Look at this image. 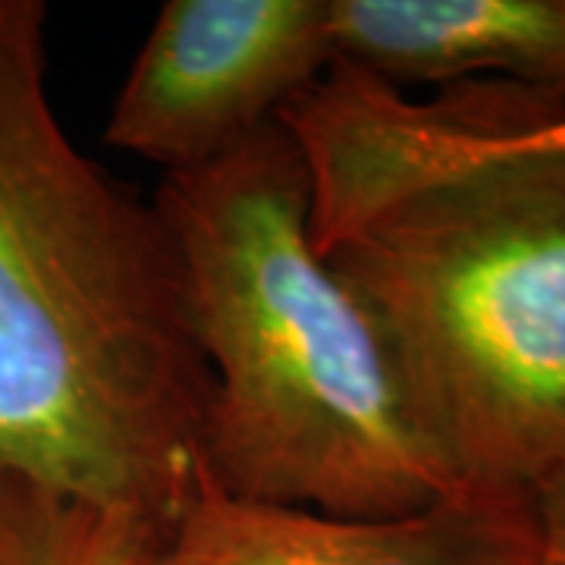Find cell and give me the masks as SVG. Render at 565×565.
I'll list each match as a JSON object with an SVG mask.
<instances>
[{"label": "cell", "mask_w": 565, "mask_h": 565, "mask_svg": "<svg viewBox=\"0 0 565 565\" xmlns=\"http://www.w3.org/2000/svg\"><path fill=\"white\" fill-rule=\"evenodd\" d=\"M337 63L393 88L503 82L565 98V0H330Z\"/></svg>", "instance_id": "obj_6"}, {"label": "cell", "mask_w": 565, "mask_h": 565, "mask_svg": "<svg viewBox=\"0 0 565 565\" xmlns=\"http://www.w3.org/2000/svg\"><path fill=\"white\" fill-rule=\"evenodd\" d=\"M163 537L126 509L0 468V565H154Z\"/></svg>", "instance_id": "obj_7"}, {"label": "cell", "mask_w": 565, "mask_h": 565, "mask_svg": "<svg viewBox=\"0 0 565 565\" xmlns=\"http://www.w3.org/2000/svg\"><path fill=\"white\" fill-rule=\"evenodd\" d=\"M207 364L202 465L226 493L393 519L465 487L418 424L355 289L318 252L292 136L270 122L154 195Z\"/></svg>", "instance_id": "obj_2"}, {"label": "cell", "mask_w": 565, "mask_h": 565, "mask_svg": "<svg viewBox=\"0 0 565 565\" xmlns=\"http://www.w3.org/2000/svg\"><path fill=\"white\" fill-rule=\"evenodd\" d=\"M154 565H537L531 493L456 490L393 519H352L264 503L202 468Z\"/></svg>", "instance_id": "obj_5"}, {"label": "cell", "mask_w": 565, "mask_h": 565, "mask_svg": "<svg viewBox=\"0 0 565 565\" xmlns=\"http://www.w3.org/2000/svg\"><path fill=\"white\" fill-rule=\"evenodd\" d=\"M47 7L0 0V468L170 531L211 377L154 202L47 98Z\"/></svg>", "instance_id": "obj_1"}, {"label": "cell", "mask_w": 565, "mask_h": 565, "mask_svg": "<svg viewBox=\"0 0 565 565\" xmlns=\"http://www.w3.org/2000/svg\"><path fill=\"white\" fill-rule=\"evenodd\" d=\"M337 63L330 0H167L104 141L167 173L236 151Z\"/></svg>", "instance_id": "obj_4"}, {"label": "cell", "mask_w": 565, "mask_h": 565, "mask_svg": "<svg viewBox=\"0 0 565 565\" xmlns=\"http://www.w3.org/2000/svg\"><path fill=\"white\" fill-rule=\"evenodd\" d=\"M437 141L440 180L500 158L565 154V98L500 82L449 88L437 102Z\"/></svg>", "instance_id": "obj_8"}, {"label": "cell", "mask_w": 565, "mask_h": 565, "mask_svg": "<svg viewBox=\"0 0 565 565\" xmlns=\"http://www.w3.org/2000/svg\"><path fill=\"white\" fill-rule=\"evenodd\" d=\"M323 255L456 484L531 493L565 462V154L465 167Z\"/></svg>", "instance_id": "obj_3"}, {"label": "cell", "mask_w": 565, "mask_h": 565, "mask_svg": "<svg viewBox=\"0 0 565 565\" xmlns=\"http://www.w3.org/2000/svg\"><path fill=\"white\" fill-rule=\"evenodd\" d=\"M537 522V565H565V462L531 490Z\"/></svg>", "instance_id": "obj_9"}]
</instances>
